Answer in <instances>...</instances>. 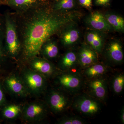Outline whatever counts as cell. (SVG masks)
<instances>
[{
  "label": "cell",
  "instance_id": "15",
  "mask_svg": "<svg viewBox=\"0 0 124 124\" xmlns=\"http://www.w3.org/2000/svg\"><path fill=\"white\" fill-rule=\"evenodd\" d=\"M108 53L111 60L116 63H120L124 59L122 46L120 42L113 41L109 44Z\"/></svg>",
  "mask_w": 124,
  "mask_h": 124
},
{
  "label": "cell",
  "instance_id": "16",
  "mask_svg": "<svg viewBox=\"0 0 124 124\" xmlns=\"http://www.w3.org/2000/svg\"><path fill=\"white\" fill-rule=\"evenodd\" d=\"M90 90L93 95L100 99H103L107 93L106 86L103 80L95 79L90 84Z\"/></svg>",
  "mask_w": 124,
  "mask_h": 124
},
{
  "label": "cell",
  "instance_id": "28",
  "mask_svg": "<svg viewBox=\"0 0 124 124\" xmlns=\"http://www.w3.org/2000/svg\"><path fill=\"white\" fill-rule=\"evenodd\" d=\"M121 122L122 124L124 123V108L122 109L121 113Z\"/></svg>",
  "mask_w": 124,
  "mask_h": 124
},
{
  "label": "cell",
  "instance_id": "1",
  "mask_svg": "<svg viewBox=\"0 0 124 124\" xmlns=\"http://www.w3.org/2000/svg\"><path fill=\"white\" fill-rule=\"evenodd\" d=\"M45 4L18 14L22 18L20 21L15 19L22 50L27 59L38 56L46 41L74 24L79 17L76 12L56 11Z\"/></svg>",
  "mask_w": 124,
  "mask_h": 124
},
{
  "label": "cell",
  "instance_id": "3",
  "mask_svg": "<svg viewBox=\"0 0 124 124\" xmlns=\"http://www.w3.org/2000/svg\"><path fill=\"white\" fill-rule=\"evenodd\" d=\"M46 77L31 69H26L23 71L22 78L29 94L39 95L46 89Z\"/></svg>",
  "mask_w": 124,
  "mask_h": 124
},
{
  "label": "cell",
  "instance_id": "26",
  "mask_svg": "<svg viewBox=\"0 0 124 124\" xmlns=\"http://www.w3.org/2000/svg\"><path fill=\"white\" fill-rule=\"evenodd\" d=\"M111 0H95V4L98 6H107Z\"/></svg>",
  "mask_w": 124,
  "mask_h": 124
},
{
  "label": "cell",
  "instance_id": "27",
  "mask_svg": "<svg viewBox=\"0 0 124 124\" xmlns=\"http://www.w3.org/2000/svg\"><path fill=\"white\" fill-rule=\"evenodd\" d=\"M5 97L4 93L2 89L0 87V105L2 104L4 101Z\"/></svg>",
  "mask_w": 124,
  "mask_h": 124
},
{
  "label": "cell",
  "instance_id": "25",
  "mask_svg": "<svg viewBox=\"0 0 124 124\" xmlns=\"http://www.w3.org/2000/svg\"><path fill=\"white\" fill-rule=\"evenodd\" d=\"M80 4L84 7L90 8L92 6V0H79Z\"/></svg>",
  "mask_w": 124,
  "mask_h": 124
},
{
  "label": "cell",
  "instance_id": "8",
  "mask_svg": "<svg viewBox=\"0 0 124 124\" xmlns=\"http://www.w3.org/2000/svg\"><path fill=\"white\" fill-rule=\"evenodd\" d=\"M86 22L90 27L96 31H109L113 29L104 16L98 11L91 13L86 18Z\"/></svg>",
  "mask_w": 124,
  "mask_h": 124
},
{
  "label": "cell",
  "instance_id": "10",
  "mask_svg": "<svg viewBox=\"0 0 124 124\" xmlns=\"http://www.w3.org/2000/svg\"><path fill=\"white\" fill-rule=\"evenodd\" d=\"M44 3V0H7L9 6L17 14L23 13Z\"/></svg>",
  "mask_w": 124,
  "mask_h": 124
},
{
  "label": "cell",
  "instance_id": "18",
  "mask_svg": "<svg viewBox=\"0 0 124 124\" xmlns=\"http://www.w3.org/2000/svg\"><path fill=\"white\" fill-rule=\"evenodd\" d=\"M112 29L117 31L124 32V19L120 16L113 14H108L104 15Z\"/></svg>",
  "mask_w": 124,
  "mask_h": 124
},
{
  "label": "cell",
  "instance_id": "17",
  "mask_svg": "<svg viewBox=\"0 0 124 124\" xmlns=\"http://www.w3.org/2000/svg\"><path fill=\"white\" fill-rule=\"evenodd\" d=\"M58 52V48L56 42L50 39L42 45L40 53L46 58L52 59L57 56Z\"/></svg>",
  "mask_w": 124,
  "mask_h": 124
},
{
  "label": "cell",
  "instance_id": "9",
  "mask_svg": "<svg viewBox=\"0 0 124 124\" xmlns=\"http://www.w3.org/2000/svg\"><path fill=\"white\" fill-rule=\"evenodd\" d=\"M5 83L9 90L14 94L25 97L29 94L22 78L17 76H10L6 79Z\"/></svg>",
  "mask_w": 124,
  "mask_h": 124
},
{
  "label": "cell",
  "instance_id": "13",
  "mask_svg": "<svg viewBox=\"0 0 124 124\" xmlns=\"http://www.w3.org/2000/svg\"><path fill=\"white\" fill-rule=\"evenodd\" d=\"M73 25L67 27L61 32L60 40L64 46H68L73 45L79 38V32L78 29L73 27Z\"/></svg>",
  "mask_w": 124,
  "mask_h": 124
},
{
  "label": "cell",
  "instance_id": "7",
  "mask_svg": "<svg viewBox=\"0 0 124 124\" xmlns=\"http://www.w3.org/2000/svg\"><path fill=\"white\" fill-rule=\"evenodd\" d=\"M30 60L31 69L46 77L53 75L56 72L53 64L45 58L34 57Z\"/></svg>",
  "mask_w": 124,
  "mask_h": 124
},
{
  "label": "cell",
  "instance_id": "11",
  "mask_svg": "<svg viewBox=\"0 0 124 124\" xmlns=\"http://www.w3.org/2000/svg\"><path fill=\"white\" fill-rule=\"evenodd\" d=\"M59 84L64 88L70 91H74L79 89L81 84L79 77L73 73H64L58 78Z\"/></svg>",
  "mask_w": 124,
  "mask_h": 124
},
{
  "label": "cell",
  "instance_id": "21",
  "mask_svg": "<svg viewBox=\"0 0 124 124\" xmlns=\"http://www.w3.org/2000/svg\"><path fill=\"white\" fill-rule=\"evenodd\" d=\"M85 74L90 77H95L102 75L106 71V68L102 64H94L88 67Z\"/></svg>",
  "mask_w": 124,
  "mask_h": 124
},
{
  "label": "cell",
  "instance_id": "14",
  "mask_svg": "<svg viewBox=\"0 0 124 124\" xmlns=\"http://www.w3.org/2000/svg\"><path fill=\"white\" fill-rule=\"evenodd\" d=\"M99 31L93 30L89 31L86 34V40L91 48L96 52L102 51L103 44L104 38Z\"/></svg>",
  "mask_w": 124,
  "mask_h": 124
},
{
  "label": "cell",
  "instance_id": "5",
  "mask_svg": "<svg viewBox=\"0 0 124 124\" xmlns=\"http://www.w3.org/2000/svg\"><path fill=\"white\" fill-rule=\"evenodd\" d=\"M74 107L80 113L89 116L97 113L100 108L97 102L87 96L78 98L74 103Z\"/></svg>",
  "mask_w": 124,
  "mask_h": 124
},
{
  "label": "cell",
  "instance_id": "22",
  "mask_svg": "<svg viewBox=\"0 0 124 124\" xmlns=\"http://www.w3.org/2000/svg\"><path fill=\"white\" fill-rule=\"evenodd\" d=\"M75 5V0H58L53 8L56 11H67L72 9Z\"/></svg>",
  "mask_w": 124,
  "mask_h": 124
},
{
  "label": "cell",
  "instance_id": "24",
  "mask_svg": "<svg viewBox=\"0 0 124 124\" xmlns=\"http://www.w3.org/2000/svg\"><path fill=\"white\" fill-rule=\"evenodd\" d=\"M85 123L82 119L76 116L64 117L58 122V124H83Z\"/></svg>",
  "mask_w": 124,
  "mask_h": 124
},
{
  "label": "cell",
  "instance_id": "6",
  "mask_svg": "<svg viewBox=\"0 0 124 124\" xmlns=\"http://www.w3.org/2000/svg\"><path fill=\"white\" fill-rule=\"evenodd\" d=\"M47 102L51 110L55 113L63 112L67 108L69 103L66 96L57 91H53L49 93Z\"/></svg>",
  "mask_w": 124,
  "mask_h": 124
},
{
  "label": "cell",
  "instance_id": "23",
  "mask_svg": "<svg viewBox=\"0 0 124 124\" xmlns=\"http://www.w3.org/2000/svg\"><path fill=\"white\" fill-rule=\"evenodd\" d=\"M124 76L123 74L117 75L114 78L112 83V87L114 92L116 94L121 93L124 89Z\"/></svg>",
  "mask_w": 124,
  "mask_h": 124
},
{
  "label": "cell",
  "instance_id": "2",
  "mask_svg": "<svg viewBox=\"0 0 124 124\" xmlns=\"http://www.w3.org/2000/svg\"><path fill=\"white\" fill-rule=\"evenodd\" d=\"M6 42L7 53L11 57L18 55L22 50V45L15 18L12 16L6 17L5 22Z\"/></svg>",
  "mask_w": 124,
  "mask_h": 124
},
{
  "label": "cell",
  "instance_id": "12",
  "mask_svg": "<svg viewBox=\"0 0 124 124\" xmlns=\"http://www.w3.org/2000/svg\"><path fill=\"white\" fill-rule=\"evenodd\" d=\"M77 58L82 66L88 67L95 64L97 60V55L96 51L91 48L84 46L80 49Z\"/></svg>",
  "mask_w": 124,
  "mask_h": 124
},
{
  "label": "cell",
  "instance_id": "19",
  "mask_svg": "<svg viewBox=\"0 0 124 124\" xmlns=\"http://www.w3.org/2000/svg\"><path fill=\"white\" fill-rule=\"evenodd\" d=\"M77 59V55L74 52L69 51L62 57L59 63V65L62 69L68 70L75 66Z\"/></svg>",
  "mask_w": 124,
  "mask_h": 124
},
{
  "label": "cell",
  "instance_id": "4",
  "mask_svg": "<svg viewBox=\"0 0 124 124\" xmlns=\"http://www.w3.org/2000/svg\"><path fill=\"white\" fill-rule=\"evenodd\" d=\"M46 109L45 104L39 102L28 103L22 108V114L24 120L29 122L40 121L46 115Z\"/></svg>",
  "mask_w": 124,
  "mask_h": 124
},
{
  "label": "cell",
  "instance_id": "20",
  "mask_svg": "<svg viewBox=\"0 0 124 124\" xmlns=\"http://www.w3.org/2000/svg\"><path fill=\"white\" fill-rule=\"evenodd\" d=\"M22 108L20 105L11 104L5 108L3 111V115L7 119H13L22 113Z\"/></svg>",
  "mask_w": 124,
  "mask_h": 124
}]
</instances>
